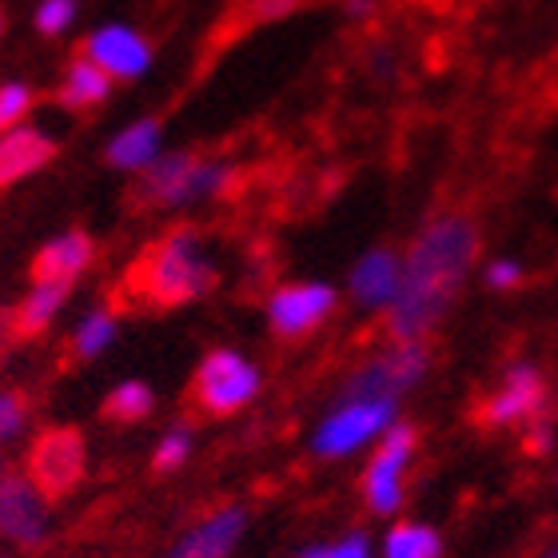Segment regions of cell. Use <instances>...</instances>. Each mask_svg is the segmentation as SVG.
Listing matches in <instances>:
<instances>
[{
    "mask_svg": "<svg viewBox=\"0 0 558 558\" xmlns=\"http://www.w3.org/2000/svg\"><path fill=\"white\" fill-rule=\"evenodd\" d=\"M478 223L466 211H447L415 235L399 295L387 307V336L391 343H427V336L447 319L451 303L459 300L466 276L478 259Z\"/></svg>",
    "mask_w": 558,
    "mask_h": 558,
    "instance_id": "obj_1",
    "label": "cell"
},
{
    "mask_svg": "<svg viewBox=\"0 0 558 558\" xmlns=\"http://www.w3.org/2000/svg\"><path fill=\"white\" fill-rule=\"evenodd\" d=\"M427 343H391L351 375L343 387V403H396L403 391H411L427 375Z\"/></svg>",
    "mask_w": 558,
    "mask_h": 558,
    "instance_id": "obj_3",
    "label": "cell"
},
{
    "mask_svg": "<svg viewBox=\"0 0 558 558\" xmlns=\"http://www.w3.org/2000/svg\"><path fill=\"white\" fill-rule=\"evenodd\" d=\"M303 558H372V550H367V538L363 535H351L343 543H331V547L303 550Z\"/></svg>",
    "mask_w": 558,
    "mask_h": 558,
    "instance_id": "obj_26",
    "label": "cell"
},
{
    "mask_svg": "<svg viewBox=\"0 0 558 558\" xmlns=\"http://www.w3.org/2000/svg\"><path fill=\"white\" fill-rule=\"evenodd\" d=\"M72 21H76V0H45L36 9V28L45 36H60Z\"/></svg>",
    "mask_w": 558,
    "mask_h": 558,
    "instance_id": "obj_24",
    "label": "cell"
},
{
    "mask_svg": "<svg viewBox=\"0 0 558 558\" xmlns=\"http://www.w3.org/2000/svg\"><path fill=\"white\" fill-rule=\"evenodd\" d=\"M160 120H136L129 132H120L112 144H108V163L112 168H124V172H144L160 160Z\"/></svg>",
    "mask_w": 558,
    "mask_h": 558,
    "instance_id": "obj_17",
    "label": "cell"
},
{
    "mask_svg": "<svg viewBox=\"0 0 558 558\" xmlns=\"http://www.w3.org/2000/svg\"><path fill=\"white\" fill-rule=\"evenodd\" d=\"M391 418H396V403H339L324 418V427L315 430L312 451L324 454V459L360 451L363 442L391 427Z\"/></svg>",
    "mask_w": 558,
    "mask_h": 558,
    "instance_id": "obj_8",
    "label": "cell"
},
{
    "mask_svg": "<svg viewBox=\"0 0 558 558\" xmlns=\"http://www.w3.org/2000/svg\"><path fill=\"white\" fill-rule=\"evenodd\" d=\"M0 535L16 547L45 543V502L28 475H0Z\"/></svg>",
    "mask_w": 558,
    "mask_h": 558,
    "instance_id": "obj_11",
    "label": "cell"
},
{
    "mask_svg": "<svg viewBox=\"0 0 558 558\" xmlns=\"http://www.w3.org/2000/svg\"><path fill=\"white\" fill-rule=\"evenodd\" d=\"M547 408H550L547 375L538 372L535 363H511L502 372V384L487 399H478L475 423L487 430L519 427V423H535V418L550 415Z\"/></svg>",
    "mask_w": 558,
    "mask_h": 558,
    "instance_id": "obj_5",
    "label": "cell"
},
{
    "mask_svg": "<svg viewBox=\"0 0 558 558\" xmlns=\"http://www.w3.org/2000/svg\"><path fill=\"white\" fill-rule=\"evenodd\" d=\"M132 283L156 307H180L199 300L216 283V268L204 256V235L196 228H172L132 268Z\"/></svg>",
    "mask_w": 558,
    "mask_h": 558,
    "instance_id": "obj_2",
    "label": "cell"
},
{
    "mask_svg": "<svg viewBox=\"0 0 558 558\" xmlns=\"http://www.w3.org/2000/svg\"><path fill=\"white\" fill-rule=\"evenodd\" d=\"M4 24H9V21H4V12H0V36H4Z\"/></svg>",
    "mask_w": 558,
    "mask_h": 558,
    "instance_id": "obj_32",
    "label": "cell"
},
{
    "mask_svg": "<svg viewBox=\"0 0 558 558\" xmlns=\"http://www.w3.org/2000/svg\"><path fill=\"white\" fill-rule=\"evenodd\" d=\"M543 558H558V547H550V550H547V555H543Z\"/></svg>",
    "mask_w": 558,
    "mask_h": 558,
    "instance_id": "obj_31",
    "label": "cell"
},
{
    "mask_svg": "<svg viewBox=\"0 0 558 558\" xmlns=\"http://www.w3.org/2000/svg\"><path fill=\"white\" fill-rule=\"evenodd\" d=\"M399 279H403V259L391 247H375L351 271V295L363 307H391L399 295Z\"/></svg>",
    "mask_w": 558,
    "mask_h": 558,
    "instance_id": "obj_12",
    "label": "cell"
},
{
    "mask_svg": "<svg viewBox=\"0 0 558 558\" xmlns=\"http://www.w3.org/2000/svg\"><path fill=\"white\" fill-rule=\"evenodd\" d=\"M550 442H555V423H550V415L535 418V423H526V435H523V451L526 454H547Z\"/></svg>",
    "mask_w": 558,
    "mask_h": 558,
    "instance_id": "obj_27",
    "label": "cell"
},
{
    "mask_svg": "<svg viewBox=\"0 0 558 558\" xmlns=\"http://www.w3.org/2000/svg\"><path fill=\"white\" fill-rule=\"evenodd\" d=\"M244 523H247V514L240 511V507L216 511L211 519H204V523H199L168 558H228L235 543H240V535H244Z\"/></svg>",
    "mask_w": 558,
    "mask_h": 558,
    "instance_id": "obj_15",
    "label": "cell"
},
{
    "mask_svg": "<svg viewBox=\"0 0 558 558\" xmlns=\"http://www.w3.org/2000/svg\"><path fill=\"white\" fill-rule=\"evenodd\" d=\"M57 156V144L40 129H12L0 136V192L24 175L40 172Z\"/></svg>",
    "mask_w": 558,
    "mask_h": 558,
    "instance_id": "obj_13",
    "label": "cell"
},
{
    "mask_svg": "<svg viewBox=\"0 0 558 558\" xmlns=\"http://www.w3.org/2000/svg\"><path fill=\"white\" fill-rule=\"evenodd\" d=\"M151 391L144 384H120L112 396L105 399V408H100V415L108 418V423H140V418L151 415Z\"/></svg>",
    "mask_w": 558,
    "mask_h": 558,
    "instance_id": "obj_21",
    "label": "cell"
},
{
    "mask_svg": "<svg viewBox=\"0 0 558 558\" xmlns=\"http://www.w3.org/2000/svg\"><path fill=\"white\" fill-rule=\"evenodd\" d=\"M418 430L411 423H396V427L384 430V442L375 459L367 463V475H363V499L375 514H396L403 507V475L411 466V454H415Z\"/></svg>",
    "mask_w": 558,
    "mask_h": 558,
    "instance_id": "obj_7",
    "label": "cell"
},
{
    "mask_svg": "<svg viewBox=\"0 0 558 558\" xmlns=\"http://www.w3.org/2000/svg\"><path fill=\"white\" fill-rule=\"evenodd\" d=\"M259 391V372L244 355L220 348L199 363L196 379H192V403L204 415H235L247 408Z\"/></svg>",
    "mask_w": 558,
    "mask_h": 558,
    "instance_id": "obj_6",
    "label": "cell"
},
{
    "mask_svg": "<svg viewBox=\"0 0 558 558\" xmlns=\"http://www.w3.org/2000/svg\"><path fill=\"white\" fill-rule=\"evenodd\" d=\"M348 12L351 16H367V12H372V0H348Z\"/></svg>",
    "mask_w": 558,
    "mask_h": 558,
    "instance_id": "obj_30",
    "label": "cell"
},
{
    "mask_svg": "<svg viewBox=\"0 0 558 558\" xmlns=\"http://www.w3.org/2000/svg\"><path fill=\"white\" fill-rule=\"evenodd\" d=\"M108 93H112V76H108L100 64H93L84 52H76V57L69 60V69H64L57 100L69 108V112H88V108L105 105Z\"/></svg>",
    "mask_w": 558,
    "mask_h": 558,
    "instance_id": "obj_16",
    "label": "cell"
},
{
    "mask_svg": "<svg viewBox=\"0 0 558 558\" xmlns=\"http://www.w3.org/2000/svg\"><path fill=\"white\" fill-rule=\"evenodd\" d=\"M28 108H33V88L28 84H0V136L21 124L28 117Z\"/></svg>",
    "mask_w": 558,
    "mask_h": 558,
    "instance_id": "obj_22",
    "label": "cell"
},
{
    "mask_svg": "<svg viewBox=\"0 0 558 558\" xmlns=\"http://www.w3.org/2000/svg\"><path fill=\"white\" fill-rule=\"evenodd\" d=\"M387 558H442V538L423 523H399L387 535Z\"/></svg>",
    "mask_w": 558,
    "mask_h": 558,
    "instance_id": "obj_19",
    "label": "cell"
},
{
    "mask_svg": "<svg viewBox=\"0 0 558 558\" xmlns=\"http://www.w3.org/2000/svg\"><path fill=\"white\" fill-rule=\"evenodd\" d=\"M523 276H526V271L519 268L514 259H495V264L487 268V283H490L495 291H511V288H519V283H523Z\"/></svg>",
    "mask_w": 558,
    "mask_h": 558,
    "instance_id": "obj_28",
    "label": "cell"
},
{
    "mask_svg": "<svg viewBox=\"0 0 558 558\" xmlns=\"http://www.w3.org/2000/svg\"><path fill=\"white\" fill-rule=\"evenodd\" d=\"M336 312V288L327 283H288L268 300V324L279 339H303Z\"/></svg>",
    "mask_w": 558,
    "mask_h": 558,
    "instance_id": "obj_9",
    "label": "cell"
},
{
    "mask_svg": "<svg viewBox=\"0 0 558 558\" xmlns=\"http://www.w3.org/2000/svg\"><path fill=\"white\" fill-rule=\"evenodd\" d=\"M187 451H192V435H187L184 427H175V430H168L160 439V447H156V459H151V466L156 471H175V466L184 463L187 459Z\"/></svg>",
    "mask_w": 558,
    "mask_h": 558,
    "instance_id": "obj_23",
    "label": "cell"
},
{
    "mask_svg": "<svg viewBox=\"0 0 558 558\" xmlns=\"http://www.w3.org/2000/svg\"><path fill=\"white\" fill-rule=\"evenodd\" d=\"M69 291L72 283H36L28 291V300L21 303V312H16V336H40L52 324V315L64 307Z\"/></svg>",
    "mask_w": 558,
    "mask_h": 558,
    "instance_id": "obj_18",
    "label": "cell"
},
{
    "mask_svg": "<svg viewBox=\"0 0 558 558\" xmlns=\"http://www.w3.org/2000/svg\"><path fill=\"white\" fill-rule=\"evenodd\" d=\"M81 52L93 64H100L112 81H136L151 64L148 40L136 28H129V24H105V28H96L81 45Z\"/></svg>",
    "mask_w": 558,
    "mask_h": 558,
    "instance_id": "obj_10",
    "label": "cell"
},
{
    "mask_svg": "<svg viewBox=\"0 0 558 558\" xmlns=\"http://www.w3.org/2000/svg\"><path fill=\"white\" fill-rule=\"evenodd\" d=\"M24 418H28V396H21V391H0V442L12 439L21 430Z\"/></svg>",
    "mask_w": 558,
    "mask_h": 558,
    "instance_id": "obj_25",
    "label": "cell"
},
{
    "mask_svg": "<svg viewBox=\"0 0 558 558\" xmlns=\"http://www.w3.org/2000/svg\"><path fill=\"white\" fill-rule=\"evenodd\" d=\"M303 0H247V21H276V16H288V12L300 9Z\"/></svg>",
    "mask_w": 558,
    "mask_h": 558,
    "instance_id": "obj_29",
    "label": "cell"
},
{
    "mask_svg": "<svg viewBox=\"0 0 558 558\" xmlns=\"http://www.w3.org/2000/svg\"><path fill=\"white\" fill-rule=\"evenodd\" d=\"M112 336H117V312H112V307H96V312H88V319L76 327L72 355H76V360H96V355L112 343Z\"/></svg>",
    "mask_w": 558,
    "mask_h": 558,
    "instance_id": "obj_20",
    "label": "cell"
},
{
    "mask_svg": "<svg viewBox=\"0 0 558 558\" xmlns=\"http://www.w3.org/2000/svg\"><path fill=\"white\" fill-rule=\"evenodd\" d=\"M93 259V240L84 232H64L48 240L33 259V283H72Z\"/></svg>",
    "mask_w": 558,
    "mask_h": 558,
    "instance_id": "obj_14",
    "label": "cell"
},
{
    "mask_svg": "<svg viewBox=\"0 0 558 558\" xmlns=\"http://www.w3.org/2000/svg\"><path fill=\"white\" fill-rule=\"evenodd\" d=\"M24 475L40 490V499L57 502L81 487L84 478V435L76 427H48L28 447Z\"/></svg>",
    "mask_w": 558,
    "mask_h": 558,
    "instance_id": "obj_4",
    "label": "cell"
}]
</instances>
